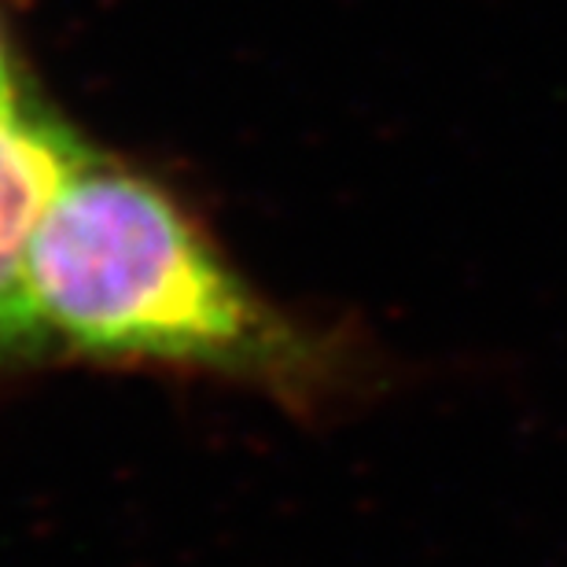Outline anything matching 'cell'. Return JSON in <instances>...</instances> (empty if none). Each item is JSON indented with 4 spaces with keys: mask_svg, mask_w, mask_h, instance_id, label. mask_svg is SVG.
I'll list each match as a JSON object with an SVG mask.
<instances>
[{
    "mask_svg": "<svg viewBox=\"0 0 567 567\" xmlns=\"http://www.w3.org/2000/svg\"><path fill=\"white\" fill-rule=\"evenodd\" d=\"M44 350L196 369L277 394L328 388L324 343L229 266L163 185L89 147L30 251Z\"/></svg>",
    "mask_w": 567,
    "mask_h": 567,
    "instance_id": "obj_1",
    "label": "cell"
},
{
    "mask_svg": "<svg viewBox=\"0 0 567 567\" xmlns=\"http://www.w3.org/2000/svg\"><path fill=\"white\" fill-rule=\"evenodd\" d=\"M89 147L33 89L0 96V358L44 350L30 299L33 236Z\"/></svg>",
    "mask_w": 567,
    "mask_h": 567,
    "instance_id": "obj_2",
    "label": "cell"
},
{
    "mask_svg": "<svg viewBox=\"0 0 567 567\" xmlns=\"http://www.w3.org/2000/svg\"><path fill=\"white\" fill-rule=\"evenodd\" d=\"M16 93H30V82L19 66L16 44H11V30L4 19V8H0V96H16Z\"/></svg>",
    "mask_w": 567,
    "mask_h": 567,
    "instance_id": "obj_3",
    "label": "cell"
}]
</instances>
